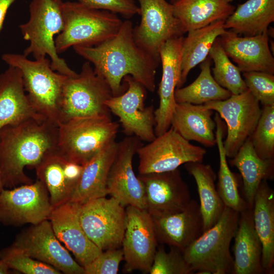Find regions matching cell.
<instances>
[{
	"instance_id": "cell-1",
	"label": "cell",
	"mask_w": 274,
	"mask_h": 274,
	"mask_svg": "<svg viewBox=\"0 0 274 274\" xmlns=\"http://www.w3.org/2000/svg\"><path fill=\"white\" fill-rule=\"evenodd\" d=\"M133 24L123 21L117 34L94 46L73 47L75 52L92 63L95 73L109 85L113 96H118L127 89L123 81L128 75L153 92L155 75L159 61L140 47L132 34Z\"/></svg>"
},
{
	"instance_id": "cell-2",
	"label": "cell",
	"mask_w": 274,
	"mask_h": 274,
	"mask_svg": "<svg viewBox=\"0 0 274 274\" xmlns=\"http://www.w3.org/2000/svg\"><path fill=\"white\" fill-rule=\"evenodd\" d=\"M58 125L31 118L0 131V170L4 188L31 183L24 172L57 151Z\"/></svg>"
},
{
	"instance_id": "cell-3",
	"label": "cell",
	"mask_w": 274,
	"mask_h": 274,
	"mask_svg": "<svg viewBox=\"0 0 274 274\" xmlns=\"http://www.w3.org/2000/svg\"><path fill=\"white\" fill-rule=\"evenodd\" d=\"M2 59L20 71L24 90L37 113L58 125L63 88L68 77L53 70L46 57L31 60L23 54L5 53Z\"/></svg>"
},
{
	"instance_id": "cell-4",
	"label": "cell",
	"mask_w": 274,
	"mask_h": 274,
	"mask_svg": "<svg viewBox=\"0 0 274 274\" xmlns=\"http://www.w3.org/2000/svg\"><path fill=\"white\" fill-rule=\"evenodd\" d=\"M63 3L62 0H32L29 19L19 27L23 39L29 42L24 55H31L35 59L48 55L53 70L74 77L78 74L59 56L55 46V36L64 28Z\"/></svg>"
},
{
	"instance_id": "cell-5",
	"label": "cell",
	"mask_w": 274,
	"mask_h": 274,
	"mask_svg": "<svg viewBox=\"0 0 274 274\" xmlns=\"http://www.w3.org/2000/svg\"><path fill=\"white\" fill-rule=\"evenodd\" d=\"M119 124L111 115L73 118L58 124L57 152L67 160L85 165L115 141Z\"/></svg>"
},
{
	"instance_id": "cell-6",
	"label": "cell",
	"mask_w": 274,
	"mask_h": 274,
	"mask_svg": "<svg viewBox=\"0 0 274 274\" xmlns=\"http://www.w3.org/2000/svg\"><path fill=\"white\" fill-rule=\"evenodd\" d=\"M239 216V212L225 206L217 223L183 251L185 259L196 273H232L233 258L230 245Z\"/></svg>"
},
{
	"instance_id": "cell-7",
	"label": "cell",
	"mask_w": 274,
	"mask_h": 274,
	"mask_svg": "<svg viewBox=\"0 0 274 274\" xmlns=\"http://www.w3.org/2000/svg\"><path fill=\"white\" fill-rule=\"evenodd\" d=\"M64 25L55 39L59 54L71 47L94 46L115 36L123 21L117 14L89 8L79 2L63 3Z\"/></svg>"
},
{
	"instance_id": "cell-8",
	"label": "cell",
	"mask_w": 274,
	"mask_h": 274,
	"mask_svg": "<svg viewBox=\"0 0 274 274\" xmlns=\"http://www.w3.org/2000/svg\"><path fill=\"white\" fill-rule=\"evenodd\" d=\"M113 96L107 82L97 75L86 61L76 77H68L62 93L58 123L73 118L111 115L106 105Z\"/></svg>"
},
{
	"instance_id": "cell-9",
	"label": "cell",
	"mask_w": 274,
	"mask_h": 274,
	"mask_svg": "<svg viewBox=\"0 0 274 274\" xmlns=\"http://www.w3.org/2000/svg\"><path fill=\"white\" fill-rule=\"evenodd\" d=\"M80 224L88 238L105 251L121 247L125 228V207L111 197L80 204Z\"/></svg>"
},
{
	"instance_id": "cell-10",
	"label": "cell",
	"mask_w": 274,
	"mask_h": 274,
	"mask_svg": "<svg viewBox=\"0 0 274 274\" xmlns=\"http://www.w3.org/2000/svg\"><path fill=\"white\" fill-rule=\"evenodd\" d=\"M137 150L140 175L168 172L183 164L202 162L206 150L183 138L171 127Z\"/></svg>"
},
{
	"instance_id": "cell-11",
	"label": "cell",
	"mask_w": 274,
	"mask_h": 274,
	"mask_svg": "<svg viewBox=\"0 0 274 274\" xmlns=\"http://www.w3.org/2000/svg\"><path fill=\"white\" fill-rule=\"evenodd\" d=\"M140 23L133 27L136 44L160 62L159 50L167 41L183 36L185 32L175 17L173 6L166 0H136Z\"/></svg>"
},
{
	"instance_id": "cell-12",
	"label": "cell",
	"mask_w": 274,
	"mask_h": 274,
	"mask_svg": "<svg viewBox=\"0 0 274 274\" xmlns=\"http://www.w3.org/2000/svg\"><path fill=\"white\" fill-rule=\"evenodd\" d=\"M216 111L227 126V136L223 141L227 157L232 158L254 131L262 109L259 101L248 89L238 94H231L222 100L203 104Z\"/></svg>"
},
{
	"instance_id": "cell-13",
	"label": "cell",
	"mask_w": 274,
	"mask_h": 274,
	"mask_svg": "<svg viewBox=\"0 0 274 274\" xmlns=\"http://www.w3.org/2000/svg\"><path fill=\"white\" fill-rule=\"evenodd\" d=\"M123 81L127 85L125 91L112 96L106 105L110 112L118 117L125 134L150 142L156 137V122L154 106L145 105L147 90L131 76H125Z\"/></svg>"
},
{
	"instance_id": "cell-14",
	"label": "cell",
	"mask_w": 274,
	"mask_h": 274,
	"mask_svg": "<svg viewBox=\"0 0 274 274\" xmlns=\"http://www.w3.org/2000/svg\"><path fill=\"white\" fill-rule=\"evenodd\" d=\"M53 209L46 187L38 179L0 193V222L5 225L37 224L48 220Z\"/></svg>"
},
{
	"instance_id": "cell-15",
	"label": "cell",
	"mask_w": 274,
	"mask_h": 274,
	"mask_svg": "<svg viewBox=\"0 0 274 274\" xmlns=\"http://www.w3.org/2000/svg\"><path fill=\"white\" fill-rule=\"evenodd\" d=\"M125 228L121 247L125 272L149 273L158 247L153 221L146 210L125 207Z\"/></svg>"
},
{
	"instance_id": "cell-16",
	"label": "cell",
	"mask_w": 274,
	"mask_h": 274,
	"mask_svg": "<svg viewBox=\"0 0 274 274\" xmlns=\"http://www.w3.org/2000/svg\"><path fill=\"white\" fill-rule=\"evenodd\" d=\"M118 144L108 177V195L124 207L132 206L146 210L144 185L132 166L133 156L142 145L141 140L135 136H128Z\"/></svg>"
},
{
	"instance_id": "cell-17",
	"label": "cell",
	"mask_w": 274,
	"mask_h": 274,
	"mask_svg": "<svg viewBox=\"0 0 274 274\" xmlns=\"http://www.w3.org/2000/svg\"><path fill=\"white\" fill-rule=\"evenodd\" d=\"M12 246L65 274H85L84 267L75 260L56 237L49 220H45L17 235Z\"/></svg>"
},
{
	"instance_id": "cell-18",
	"label": "cell",
	"mask_w": 274,
	"mask_h": 274,
	"mask_svg": "<svg viewBox=\"0 0 274 274\" xmlns=\"http://www.w3.org/2000/svg\"><path fill=\"white\" fill-rule=\"evenodd\" d=\"M145 190L146 210L152 217L175 213L185 209L191 200L187 183L178 168L139 175Z\"/></svg>"
},
{
	"instance_id": "cell-19",
	"label": "cell",
	"mask_w": 274,
	"mask_h": 274,
	"mask_svg": "<svg viewBox=\"0 0 274 274\" xmlns=\"http://www.w3.org/2000/svg\"><path fill=\"white\" fill-rule=\"evenodd\" d=\"M184 37L167 41L159 50L162 72L158 94L159 105L155 110L156 136L161 135L170 127L171 119L176 102L175 91L181 76V49Z\"/></svg>"
},
{
	"instance_id": "cell-20",
	"label": "cell",
	"mask_w": 274,
	"mask_h": 274,
	"mask_svg": "<svg viewBox=\"0 0 274 274\" xmlns=\"http://www.w3.org/2000/svg\"><path fill=\"white\" fill-rule=\"evenodd\" d=\"M80 204L68 201L52 210L48 220L58 240L84 267L102 251L87 236L79 218Z\"/></svg>"
},
{
	"instance_id": "cell-21",
	"label": "cell",
	"mask_w": 274,
	"mask_h": 274,
	"mask_svg": "<svg viewBox=\"0 0 274 274\" xmlns=\"http://www.w3.org/2000/svg\"><path fill=\"white\" fill-rule=\"evenodd\" d=\"M219 39L227 55L236 64L241 72L258 71L274 74V58L267 31L242 37L226 30Z\"/></svg>"
},
{
	"instance_id": "cell-22",
	"label": "cell",
	"mask_w": 274,
	"mask_h": 274,
	"mask_svg": "<svg viewBox=\"0 0 274 274\" xmlns=\"http://www.w3.org/2000/svg\"><path fill=\"white\" fill-rule=\"evenodd\" d=\"M152 217L158 242L182 252L203 232L200 205L193 199L181 211Z\"/></svg>"
},
{
	"instance_id": "cell-23",
	"label": "cell",
	"mask_w": 274,
	"mask_h": 274,
	"mask_svg": "<svg viewBox=\"0 0 274 274\" xmlns=\"http://www.w3.org/2000/svg\"><path fill=\"white\" fill-rule=\"evenodd\" d=\"M35 168L38 180L46 187L54 208L71 200L83 166L67 160L56 151L45 157Z\"/></svg>"
},
{
	"instance_id": "cell-24",
	"label": "cell",
	"mask_w": 274,
	"mask_h": 274,
	"mask_svg": "<svg viewBox=\"0 0 274 274\" xmlns=\"http://www.w3.org/2000/svg\"><path fill=\"white\" fill-rule=\"evenodd\" d=\"M31 118L44 119L29 101L20 71L9 66L0 74V131Z\"/></svg>"
},
{
	"instance_id": "cell-25",
	"label": "cell",
	"mask_w": 274,
	"mask_h": 274,
	"mask_svg": "<svg viewBox=\"0 0 274 274\" xmlns=\"http://www.w3.org/2000/svg\"><path fill=\"white\" fill-rule=\"evenodd\" d=\"M214 111L204 105L176 103L170 127L185 140L207 147L216 145V124L212 118Z\"/></svg>"
},
{
	"instance_id": "cell-26",
	"label": "cell",
	"mask_w": 274,
	"mask_h": 274,
	"mask_svg": "<svg viewBox=\"0 0 274 274\" xmlns=\"http://www.w3.org/2000/svg\"><path fill=\"white\" fill-rule=\"evenodd\" d=\"M233 266L232 274H262V245L255 229L253 209L239 213L233 237Z\"/></svg>"
},
{
	"instance_id": "cell-27",
	"label": "cell",
	"mask_w": 274,
	"mask_h": 274,
	"mask_svg": "<svg viewBox=\"0 0 274 274\" xmlns=\"http://www.w3.org/2000/svg\"><path fill=\"white\" fill-rule=\"evenodd\" d=\"M118 145L116 141L111 143L83 165L81 176L69 201L82 204L108 195V177Z\"/></svg>"
},
{
	"instance_id": "cell-28",
	"label": "cell",
	"mask_w": 274,
	"mask_h": 274,
	"mask_svg": "<svg viewBox=\"0 0 274 274\" xmlns=\"http://www.w3.org/2000/svg\"><path fill=\"white\" fill-rule=\"evenodd\" d=\"M255 229L262 245L261 263L264 273H273L274 191L267 180L260 183L253 207Z\"/></svg>"
},
{
	"instance_id": "cell-29",
	"label": "cell",
	"mask_w": 274,
	"mask_h": 274,
	"mask_svg": "<svg viewBox=\"0 0 274 274\" xmlns=\"http://www.w3.org/2000/svg\"><path fill=\"white\" fill-rule=\"evenodd\" d=\"M229 161L241 173L244 199L253 209L254 197L261 182L273 179L274 159L259 157L249 138Z\"/></svg>"
},
{
	"instance_id": "cell-30",
	"label": "cell",
	"mask_w": 274,
	"mask_h": 274,
	"mask_svg": "<svg viewBox=\"0 0 274 274\" xmlns=\"http://www.w3.org/2000/svg\"><path fill=\"white\" fill-rule=\"evenodd\" d=\"M233 0H177L173 11L185 33L213 22L226 20L233 12Z\"/></svg>"
},
{
	"instance_id": "cell-31",
	"label": "cell",
	"mask_w": 274,
	"mask_h": 274,
	"mask_svg": "<svg viewBox=\"0 0 274 274\" xmlns=\"http://www.w3.org/2000/svg\"><path fill=\"white\" fill-rule=\"evenodd\" d=\"M273 21L274 0H248L238 5L224 28L238 36H253L267 32Z\"/></svg>"
},
{
	"instance_id": "cell-32",
	"label": "cell",
	"mask_w": 274,
	"mask_h": 274,
	"mask_svg": "<svg viewBox=\"0 0 274 274\" xmlns=\"http://www.w3.org/2000/svg\"><path fill=\"white\" fill-rule=\"evenodd\" d=\"M225 21H216L187 32L182 42L181 76L177 88L182 87L190 71L208 57L216 39L226 30Z\"/></svg>"
},
{
	"instance_id": "cell-33",
	"label": "cell",
	"mask_w": 274,
	"mask_h": 274,
	"mask_svg": "<svg viewBox=\"0 0 274 274\" xmlns=\"http://www.w3.org/2000/svg\"><path fill=\"white\" fill-rule=\"evenodd\" d=\"M185 167L197 185L204 232L217 223L225 208L216 188V175L210 165L202 162H188Z\"/></svg>"
},
{
	"instance_id": "cell-34",
	"label": "cell",
	"mask_w": 274,
	"mask_h": 274,
	"mask_svg": "<svg viewBox=\"0 0 274 274\" xmlns=\"http://www.w3.org/2000/svg\"><path fill=\"white\" fill-rule=\"evenodd\" d=\"M211 66V59L208 56L201 62V71L197 78L189 85L176 89L175 99L177 103L203 105L211 101L225 100L231 95L229 91L215 80Z\"/></svg>"
},
{
	"instance_id": "cell-35",
	"label": "cell",
	"mask_w": 274,
	"mask_h": 274,
	"mask_svg": "<svg viewBox=\"0 0 274 274\" xmlns=\"http://www.w3.org/2000/svg\"><path fill=\"white\" fill-rule=\"evenodd\" d=\"M215 121L216 124V145L219 156L217 190L225 207L240 213L250 208L245 200L241 197L236 176L231 171L228 165L227 156L223 146L225 126L217 113L215 115Z\"/></svg>"
},
{
	"instance_id": "cell-36",
	"label": "cell",
	"mask_w": 274,
	"mask_h": 274,
	"mask_svg": "<svg viewBox=\"0 0 274 274\" xmlns=\"http://www.w3.org/2000/svg\"><path fill=\"white\" fill-rule=\"evenodd\" d=\"M209 56L214 62L213 76L219 85L232 94H240L248 90L241 71L227 55L219 37L214 43Z\"/></svg>"
},
{
	"instance_id": "cell-37",
	"label": "cell",
	"mask_w": 274,
	"mask_h": 274,
	"mask_svg": "<svg viewBox=\"0 0 274 274\" xmlns=\"http://www.w3.org/2000/svg\"><path fill=\"white\" fill-rule=\"evenodd\" d=\"M249 138L259 157L274 159V105L263 106L258 123Z\"/></svg>"
},
{
	"instance_id": "cell-38",
	"label": "cell",
	"mask_w": 274,
	"mask_h": 274,
	"mask_svg": "<svg viewBox=\"0 0 274 274\" xmlns=\"http://www.w3.org/2000/svg\"><path fill=\"white\" fill-rule=\"evenodd\" d=\"M0 258L10 269L24 274H60L53 266L31 257L12 245L0 251Z\"/></svg>"
},
{
	"instance_id": "cell-39",
	"label": "cell",
	"mask_w": 274,
	"mask_h": 274,
	"mask_svg": "<svg viewBox=\"0 0 274 274\" xmlns=\"http://www.w3.org/2000/svg\"><path fill=\"white\" fill-rule=\"evenodd\" d=\"M194 272L184 258L183 252L170 247L166 252L163 246L157 247L149 273L150 274H192Z\"/></svg>"
},
{
	"instance_id": "cell-40",
	"label": "cell",
	"mask_w": 274,
	"mask_h": 274,
	"mask_svg": "<svg viewBox=\"0 0 274 274\" xmlns=\"http://www.w3.org/2000/svg\"><path fill=\"white\" fill-rule=\"evenodd\" d=\"M248 89L263 106L274 105V75L263 72H244Z\"/></svg>"
},
{
	"instance_id": "cell-41",
	"label": "cell",
	"mask_w": 274,
	"mask_h": 274,
	"mask_svg": "<svg viewBox=\"0 0 274 274\" xmlns=\"http://www.w3.org/2000/svg\"><path fill=\"white\" fill-rule=\"evenodd\" d=\"M123 260L122 248L102 251L84 268L85 274H117Z\"/></svg>"
},
{
	"instance_id": "cell-42",
	"label": "cell",
	"mask_w": 274,
	"mask_h": 274,
	"mask_svg": "<svg viewBox=\"0 0 274 274\" xmlns=\"http://www.w3.org/2000/svg\"><path fill=\"white\" fill-rule=\"evenodd\" d=\"M78 2L90 8L119 14L127 19L139 15L140 12L135 0H78Z\"/></svg>"
},
{
	"instance_id": "cell-43",
	"label": "cell",
	"mask_w": 274,
	"mask_h": 274,
	"mask_svg": "<svg viewBox=\"0 0 274 274\" xmlns=\"http://www.w3.org/2000/svg\"><path fill=\"white\" fill-rule=\"evenodd\" d=\"M17 0H0V31L3 28V23L9 8Z\"/></svg>"
},
{
	"instance_id": "cell-44",
	"label": "cell",
	"mask_w": 274,
	"mask_h": 274,
	"mask_svg": "<svg viewBox=\"0 0 274 274\" xmlns=\"http://www.w3.org/2000/svg\"><path fill=\"white\" fill-rule=\"evenodd\" d=\"M9 269L6 263L0 258V274L9 273Z\"/></svg>"
},
{
	"instance_id": "cell-45",
	"label": "cell",
	"mask_w": 274,
	"mask_h": 274,
	"mask_svg": "<svg viewBox=\"0 0 274 274\" xmlns=\"http://www.w3.org/2000/svg\"><path fill=\"white\" fill-rule=\"evenodd\" d=\"M4 188H4L3 181V179H2V174H1V170H0V193L1 192L2 190L3 189H4Z\"/></svg>"
},
{
	"instance_id": "cell-46",
	"label": "cell",
	"mask_w": 274,
	"mask_h": 274,
	"mask_svg": "<svg viewBox=\"0 0 274 274\" xmlns=\"http://www.w3.org/2000/svg\"><path fill=\"white\" fill-rule=\"evenodd\" d=\"M177 0H170V2L169 3H170L171 4H174Z\"/></svg>"
}]
</instances>
